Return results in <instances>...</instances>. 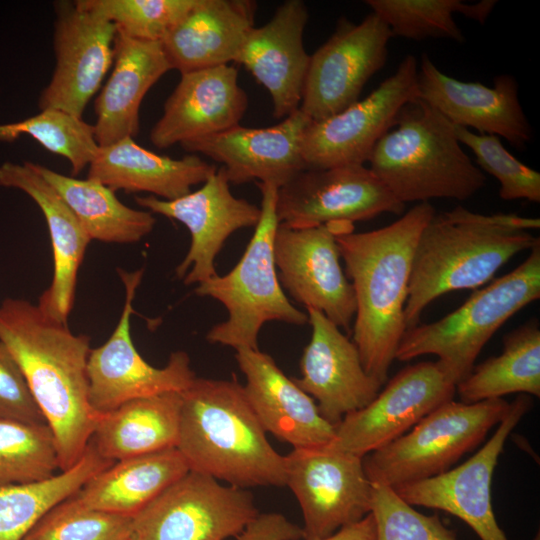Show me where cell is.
Wrapping results in <instances>:
<instances>
[{"label": "cell", "mask_w": 540, "mask_h": 540, "mask_svg": "<svg viewBox=\"0 0 540 540\" xmlns=\"http://www.w3.org/2000/svg\"><path fill=\"white\" fill-rule=\"evenodd\" d=\"M418 63L413 55L400 62L366 98L304 131L301 152L306 169L364 165L381 137L390 130L401 109L418 98Z\"/></svg>", "instance_id": "cell-10"}, {"label": "cell", "mask_w": 540, "mask_h": 540, "mask_svg": "<svg viewBox=\"0 0 540 540\" xmlns=\"http://www.w3.org/2000/svg\"><path fill=\"white\" fill-rule=\"evenodd\" d=\"M88 167L87 178L114 191L148 192L163 200L190 193L217 170L196 154L172 159L138 145L131 137L99 146Z\"/></svg>", "instance_id": "cell-29"}, {"label": "cell", "mask_w": 540, "mask_h": 540, "mask_svg": "<svg viewBox=\"0 0 540 540\" xmlns=\"http://www.w3.org/2000/svg\"><path fill=\"white\" fill-rule=\"evenodd\" d=\"M116 33L112 22L75 2L56 4V64L51 80L40 94V110L60 109L82 118L113 64Z\"/></svg>", "instance_id": "cell-18"}, {"label": "cell", "mask_w": 540, "mask_h": 540, "mask_svg": "<svg viewBox=\"0 0 540 540\" xmlns=\"http://www.w3.org/2000/svg\"><path fill=\"white\" fill-rule=\"evenodd\" d=\"M0 342L21 369L50 427L60 471L83 456L102 414L89 401L90 338L40 305L6 298L0 304Z\"/></svg>", "instance_id": "cell-1"}, {"label": "cell", "mask_w": 540, "mask_h": 540, "mask_svg": "<svg viewBox=\"0 0 540 540\" xmlns=\"http://www.w3.org/2000/svg\"><path fill=\"white\" fill-rule=\"evenodd\" d=\"M320 540H376L373 515L369 513L362 520L345 526L329 537Z\"/></svg>", "instance_id": "cell-44"}, {"label": "cell", "mask_w": 540, "mask_h": 540, "mask_svg": "<svg viewBox=\"0 0 540 540\" xmlns=\"http://www.w3.org/2000/svg\"><path fill=\"white\" fill-rule=\"evenodd\" d=\"M353 231L350 223L292 228L279 223L273 243L278 277L306 309L321 311L339 328L350 329L356 312L352 285L340 264L336 236Z\"/></svg>", "instance_id": "cell-15"}, {"label": "cell", "mask_w": 540, "mask_h": 540, "mask_svg": "<svg viewBox=\"0 0 540 540\" xmlns=\"http://www.w3.org/2000/svg\"><path fill=\"white\" fill-rule=\"evenodd\" d=\"M35 165L76 215L90 240L135 243L153 230L156 219L151 212L126 206L106 185Z\"/></svg>", "instance_id": "cell-32"}, {"label": "cell", "mask_w": 540, "mask_h": 540, "mask_svg": "<svg viewBox=\"0 0 540 540\" xmlns=\"http://www.w3.org/2000/svg\"><path fill=\"white\" fill-rule=\"evenodd\" d=\"M247 107V93L233 66L181 74L150 131V141L163 149L220 133L238 125Z\"/></svg>", "instance_id": "cell-23"}, {"label": "cell", "mask_w": 540, "mask_h": 540, "mask_svg": "<svg viewBox=\"0 0 540 540\" xmlns=\"http://www.w3.org/2000/svg\"><path fill=\"white\" fill-rule=\"evenodd\" d=\"M365 3L388 25L393 36L412 40L443 38L463 43L465 37L453 14L484 24L497 1L466 4L461 0H366Z\"/></svg>", "instance_id": "cell-35"}, {"label": "cell", "mask_w": 540, "mask_h": 540, "mask_svg": "<svg viewBox=\"0 0 540 540\" xmlns=\"http://www.w3.org/2000/svg\"><path fill=\"white\" fill-rule=\"evenodd\" d=\"M117 272L125 287V303L119 322L103 345L90 350L87 361L89 401L99 414L133 399L182 392L196 378L190 358L184 351L173 352L162 368L150 365L138 353L131 338L130 318L144 270L117 269Z\"/></svg>", "instance_id": "cell-12"}, {"label": "cell", "mask_w": 540, "mask_h": 540, "mask_svg": "<svg viewBox=\"0 0 540 540\" xmlns=\"http://www.w3.org/2000/svg\"><path fill=\"white\" fill-rule=\"evenodd\" d=\"M540 298V242L513 271L475 291L441 319L404 332L395 354L399 361L435 355L457 385L474 368L493 334L513 315Z\"/></svg>", "instance_id": "cell-6"}, {"label": "cell", "mask_w": 540, "mask_h": 540, "mask_svg": "<svg viewBox=\"0 0 540 540\" xmlns=\"http://www.w3.org/2000/svg\"><path fill=\"white\" fill-rule=\"evenodd\" d=\"M0 186L26 193L45 217L54 271L51 285L40 296L38 305L55 319L67 323L74 303L78 269L91 240L64 199L38 172L35 163L3 162Z\"/></svg>", "instance_id": "cell-26"}, {"label": "cell", "mask_w": 540, "mask_h": 540, "mask_svg": "<svg viewBox=\"0 0 540 540\" xmlns=\"http://www.w3.org/2000/svg\"><path fill=\"white\" fill-rule=\"evenodd\" d=\"M533 540H540L539 533L533 538Z\"/></svg>", "instance_id": "cell-45"}, {"label": "cell", "mask_w": 540, "mask_h": 540, "mask_svg": "<svg viewBox=\"0 0 540 540\" xmlns=\"http://www.w3.org/2000/svg\"><path fill=\"white\" fill-rule=\"evenodd\" d=\"M261 192V215L253 236L236 266L226 275H216L195 288L199 296L224 305L228 318L214 325L206 339L238 349H258V334L264 323L282 321L302 326L308 315L286 297L278 281L273 243L279 220L276 215L278 188L257 182Z\"/></svg>", "instance_id": "cell-7"}, {"label": "cell", "mask_w": 540, "mask_h": 540, "mask_svg": "<svg viewBox=\"0 0 540 540\" xmlns=\"http://www.w3.org/2000/svg\"><path fill=\"white\" fill-rule=\"evenodd\" d=\"M539 227V218L486 215L462 206L435 212L414 252L405 305L407 328L418 324L424 309L438 297L482 286L511 258L530 251L540 242L531 230Z\"/></svg>", "instance_id": "cell-3"}, {"label": "cell", "mask_w": 540, "mask_h": 540, "mask_svg": "<svg viewBox=\"0 0 540 540\" xmlns=\"http://www.w3.org/2000/svg\"><path fill=\"white\" fill-rule=\"evenodd\" d=\"M392 37L374 12L359 24L340 18L334 33L310 55L299 109L317 121L358 101L368 80L386 64Z\"/></svg>", "instance_id": "cell-13"}, {"label": "cell", "mask_w": 540, "mask_h": 540, "mask_svg": "<svg viewBox=\"0 0 540 540\" xmlns=\"http://www.w3.org/2000/svg\"><path fill=\"white\" fill-rule=\"evenodd\" d=\"M369 169L401 203L471 198L486 177L452 124L420 98L408 102L375 145Z\"/></svg>", "instance_id": "cell-5"}, {"label": "cell", "mask_w": 540, "mask_h": 540, "mask_svg": "<svg viewBox=\"0 0 540 540\" xmlns=\"http://www.w3.org/2000/svg\"><path fill=\"white\" fill-rule=\"evenodd\" d=\"M371 514L376 540H457L437 514L416 511L389 486L372 483Z\"/></svg>", "instance_id": "cell-41"}, {"label": "cell", "mask_w": 540, "mask_h": 540, "mask_svg": "<svg viewBox=\"0 0 540 540\" xmlns=\"http://www.w3.org/2000/svg\"><path fill=\"white\" fill-rule=\"evenodd\" d=\"M311 119L300 109L265 128L239 124L181 147L221 163L230 183L251 181L280 188L305 168L301 144Z\"/></svg>", "instance_id": "cell-22"}, {"label": "cell", "mask_w": 540, "mask_h": 540, "mask_svg": "<svg viewBox=\"0 0 540 540\" xmlns=\"http://www.w3.org/2000/svg\"><path fill=\"white\" fill-rule=\"evenodd\" d=\"M308 17L303 1L283 2L266 24L251 28L236 60L267 89L278 119L300 107L310 62L303 42Z\"/></svg>", "instance_id": "cell-24"}, {"label": "cell", "mask_w": 540, "mask_h": 540, "mask_svg": "<svg viewBox=\"0 0 540 540\" xmlns=\"http://www.w3.org/2000/svg\"><path fill=\"white\" fill-rule=\"evenodd\" d=\"M181 399L176 448L189 470L242 489L286 485L285 456L268 442L244 386L196 377Z\"/></svg>", "instance_id": "cell-4"}, {"label": "cell", "mask_w": 540, "mask_h": 540, "mask_svg": "<svg viewBox=\"0 0 540 540\" xmlns=\"http://www.w3.org/2000/svg\"><path fill=\"white\" fill-rule=\"evenodd\" d=\"M312 333L304 348L301 377L294 382L317 401L320 414L337 425L368 405L382 385L364 369L357 347L321 311L307 309Z\"/></svg>", "instance_id": "cell-21"}, {"label": "cell", "mask_w": 540, "mask_h": 540, "mask_svg": "<svg viewBox=\"0 0 540 540\" xmlns=\"http://www.w3.org/2000/svg\"><path fill=\"white\" fill-rule=\"evenodd\" d=\"M24 134L66 158L73 175L89 166L99 149L94 126L60 109H44L24 120L0 124V141H14Z\"/></svg>", "instance_id": "cell-37"}, {"label": "cell", "mask_w": 540, "mask_h": 540, "mask_svg": "<svg viewBox=\"0 0 540 540\" xmlns=\"http://www.w3.org/2000/svg\"><path fill=\"white\" fill-rule=\"evenodd\" d=\"M181 392L130 400L101 415L90 443L110 461L176 448Z\"/></svg>", "instance_id": "cell-30"}, {"label": "cell", "mask_w": 540, "mask_h": 540, "mask_svg": "<svg viewBox=\"0 0 540 540\" xmlns=\"http://www.w3.org/2000/svg\"><path fill=\"white\" fill-rule=\"evenodd\" d=\"M235 359L246 378L247 399L266 432L294 449L324 447L332 441L335 425L270 355L259 349H238Z\"/></svg>", "instance_id": "cell-25"}, {"label": "cell", "mask_w": 540, "mask_h": 540, "mask_svg": "<svg viewBox=\"0 0 540 540\" xmlns=\"http://www.w3.org/2000/svg\"><path fill=\"white\" fill-rule=\"evenodd\" d=\"M256 6L250 0H196L161 41L171 68L185 74L236 62Z\"/></svg>", "instance_id": "cell-28"}, {"label": "cell", "mask_w": 540, "mask_h": 540, "mask_svg": "<svg viewBox=\"0 0 540 540\" xmlns=\"http://www.w3.org/2000/svg\"><path fill=\"white\" fill-rule=\"evenodd\" d=\"M112 72L95 101L93 125L99 146L134 138L140 128L141 103L171 66L160 41L132 38L117 30Z\"/></svg>", "instance_id": "cell-27"}, {"label": "cell", "mask_w": 540, "mask_h": 540, "mask_svg": "<svg viewBox=\"0 0 540 540\" xmlns=\"http://www.w3.org/2000/svg\"><path fill=\"white\" fill-rule=\"evenodd\" d=\"M398 201L365 165L304 169L278 188L276 215L292 228L353 224L383 213L401 215Z\"/></svg>", "instance_id": "cell-16"}, {"label": "cell", "mask_w": 540, "mask_h": 540, "mask_svg": "<svg viewBox=\"0 0 540 540\" xmlns=\"http://www.w3.org/2000/svg\"><path fill=\"white\" fill-rule=\"evenodd\" d=\"M455 393L456 385L437 361L407 366L368 405L344 416L324 447L365 457L407 433Z\"/></svg>", "instance_id": "cell-14"}, {"label": "cell", "mask_w": 540, "mask_h": 540, "mask_svg": "<svg viewBox=\"0 0 540 540\" xmlns=\"http://www.w3.org/2000/svg\"><path fill=\"white\" fill-rule=\"evenodd\" d=\"M464 403L502 398L511 393L540 396V326L535 318L503 337V350L456 385Z\"/></svg>", "instance_id": "cell-33"}, {"label": "cell", "mask_w": 540, "mask_h": 540, "mask_svg": "<svg viewBox=\"0 0 540 540\" xmlns=\"http://www.w3.org/2000/svg\"><path fill=\"white\" fill-rule=\"evenodd\" d=\"M435 212L430 202H420L385 227L336 236L356 302L353 342L365 371L381 385L407 329L405 305L415 248Z\"/></svg>", "instance_id": "cell-2"}, {"label": "cell", "mask_w": 540, "mask_h": 540, "mask_svg": "<svg viewBox=\"0 0 540 540\" xmlns=\"http://www.w3.org/2000/svg\"><path fill=\"white\" fill-rule=\"evenodd\" d=\"M112 463L89 442L75 465L47 480L0 486V540H23L44 514Z\"/></svg>", "instance_id": "cell-34"}, {"label": "cell", "mask_w": 540, "mask_h": 540, "mask_svg": "<svg viewBox=\"0 0 540 540\" xmlns=\"http://www.w3.org/2000/svg\"><path fill=\"white\" fill-rule=\"evenodd\" d=\"M418 98L451 124L502 137L517 149L532 139V128L518 97V83L499 75L493 87L465 82L443 73L426 53L417 73Z\"/></svg>", "instance_id": "cell-20"}, {"label": "cell", "mask_w": 540, "mask_h": 540, "mask_svg": "<svg viewBox=\"0 0 540 540\" xmlns=\"http://www.w3.org/2000/svg\"><path fill=\"white\" fill-rule=\"evenodd\" d=\"M196 0H78L75 3L139 40L162 41Z\"/></svg>", "instance_id": "cell-39"}, {"label": "cell", "mask_w": 540, "mask_h": 540, "mask_svg": "<svg viewBox=\"0 0 540 540\" xmlns=\"http://www.w3.org/2000/svg\"><path fill=\"white\" fill-rule=\"evenodd\" d=\"M57 469V445L46 423L0 419V486L41 482Z\"/></svg>", "instance_id": "cell-36"}, {"label": "cell", "mask_w": 540, "mask_h": 540, "mask_svg": "<svg viewBox=\"0 0 540 540\" xmlns=\"http://www.w3.org/2000/svg\"><path fill=\"white\" fill-rule=\"evenodd\" d=\"M236 540H299L302 527L279 513H262L250 522Z\"/></svg>", "instance_id": "cell-43"}, {"label": "cell", "mask_w": 540, "mask_h": 540, "mask_svg": "<svg viewBox=\"0 0 540 540\" xmlns=\"http://www.w3.org/2000/svg\"><path fill=\"white\" fill-rule=\"evenodd\" d=\"M0 419L46 423L21 369L1 342Z\"/></svg>", "instance_id": "cell-42"}, {"label": "cell", "mask_w": 540, "mask_h": 540, "mask_svg": "<svg viewBox=\"0 0 540 540\" xmlns=\"http://www.w3.org/2000/svg\"><path fill=\"white\" fill-rule=\"evenodd\" d=\"M510 407L503 398L476 403L447 401L410 431L363 457L367 478L394 488L446 472L484 440Z\"/></svg>", "instance_id": "cell-8"}, {"label": "cell", "mask_w": 540, "mask_h": 540, "mask_svg": "<svg viewBox=\"0 0 540 540\" xmlns=\"http://www.w3.org/2000/svg\"><path fill=\"white\" fill-rule=\"evenodd\" d=\"M132 517L88 507L75 494L44 514L23 540H130Z\"/></svg>", "instance_id": "cell-38"}, {"label": "cell", "mask_w": 540, "mask_h": 540, "mask_svg": "<svg viewBox=\"0 0 540 540\" xmlns=\"http://www.w3.org/2000/svg\"><path fill=\"white\" fill-rule=\"evenodd\" d=\"M531 407V398L520 394L491 438L463 464L393 489L412 506L442 510L460 518L481 540H508L493 512L492 476L507 437Z\"/></svg>", "instance_id": "cell-17"}, {"label": "cell", "mask_w": 540, "mask_h": 540, "mask_svg": "<svg viewBox=\"0 0 540 540\" xmlns=\"http://www.w3.org/2000/svg\"><path fill=\"white\" fill-rule=\"evenodd\" d=\"M225 169L216 170L201 188L174 200L149 195L136 197L137 204L151 213L183 223L190 232L189 250L175 274L185 285L200 284L216 275L215 259L235 231L256 226L261 210L235 197Z\"/></svg>", "instance_id": "cell-19"}, {"label": "cell", "mask_w": 540, "mask_h": 540, "mask_svg": "<svg viewBox=\"0 0 540 540\" xmlns=\"http://www.w3.org/2000/svg\"><path fill=\"white\" fill-rule=\"evenodd\" d=\"M452 126L460 144L472 150L482 170L499 181L501 199L540 202V173L516 159L499 137Z\"/></svg>", "instance_id": "cell-40"}, {"label": "cell", "mask_w": 540, "mask_h": 540, "mask_svg": "<svg viewBox=\"0 0 540 540\" xmlns=\"http://www.w3.org/2000/svg\"><path fill=\"white\" fill-rule=\"evenodd\" d=\"M286 485L304 519L303 539L320 540L371 513L372 483L363 457L326 447L285 455Z\"/></svg>", "instance_id": "cell-11"}, {"label": "cell", "mask_w": 540, "mask_h": 540, "mask_svg": "<svg viewBox=\"0 0 540 540\" xmlns=\"http://www.w3.org/2000/svg\"><path fill=\"white\" fill-rule=\"evenodd\" d=\"M189 471L177 448L115 461L75 493L88 507L133 517Z\"/></svg>", "instance_id": "cell-31"}, {"label": "cell", "mask_w": 540, "mask_h": 540, "mask_svg": "<svg viewBox=\"0 0 540 540\" xmlns=\"http://www.w3.org/2000/svg\"><path fill=\"white\" fill-rule=\"evenodd\" d=\"M258 515L250 491L189 470L132 517L130 540H226Z\"/></svg>", "instance_id": "cell-9"}]
</instances>
